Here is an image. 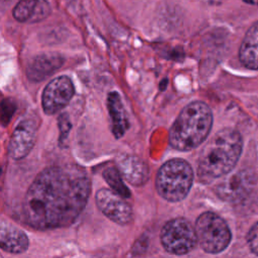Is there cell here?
<instances>
[{
    "instance_id": "6da1fadb",
    "label": "cell",
    "mask_w": 258,
    "mask_h": 258,
    "mask_svg": "<svg viewBox=\"0 0 258 258\" xmlns=\"http://www.w3.org/2000/svg\"><path fill=\"white\" fill-rule=\"evenodd\" d=\"M91 179L75 164L52 165L37 174L24 197V222L37 230L72 225L85 209Z\"/></svg>"
},
{
    "instance_id": "7a4b0ae2",
    "label": "cell",
    "mask_w": 258,
    "mask_h": 258,
    "mask_svg": "<svg viewBox=\"0 0 258 258\" xmlns=\"http://www.w3.org/2000/svg\"><path fill=\"white\" fill-rule=\"evenodd\" d=\"M241 134L232 128L218 131L204 146L198 163L199 180L210 183L228 174L237 164L242 153Z\"/></svg>"
},
{
    "instance_id": "3957f363",
    "label": "cell",
    "mask_w": 258,
    "mask_h": 258,
    "mask_svg": "<svg viewBox=\"0 0 258 258\" xmlns=\"http://www.w3.org/2000/svg\"><path fill=\"white\" fill-rule=\"evenodd\" d=\"M212 125L213 114L210 107L202 101L191 102L180 111L172 124L168 142L176 150H191L205 141Z\"/></svg>"
},
{
    "instance_id": "277c9868",
    "label": "cell",
    "mask_w": 258,
    "mask_h": 258,
    "mask_svg": "<svg viewBox=\"0 0 258 258\" xmlns=\"http://www.w3.org/2000/svg\"><path fill=\"white\" fill-rule=\"evenodd\" d=\"M194 181V171L190 164L181 158L165 161L157 171L155 185L157 192L164 200L180 202L190 190Z\"/></svg>"
},
{
    "instance_id": "5b68a950",
    "label": "cell",
    "mask_w": 258,
    "mask_h": 258,
    "mask_svg": "<svg viewBox=\"0 0 258 258\" xmlns=\"http://www.w3.org/2000/svg\"><path fill=\"white\" fill-rule=\"evenodd\" d=\"M198 242L210 254L224 251L231 242V231L223 218L213 212H205L196 221Z\"/></svg>"
},
{
    "instance_id": "8992f818",
    "label": "cell",
    "mask_w": 258,
    "mask_h": 258,
    "mask_svg": "<svg viewBox=\"0 0 258 258\" xmlns=\"http://www.w3.org/2000/svg\"><path fill=\"white\" fill-rule=\"evenodd\" d=\"M160 241L166 252L173 255H184L197 245L196 228L183 218L172 219L161 229Z\"/></svg>"
},
{
    "instance_id": "52a82bcc",
    "label": "cell",
    "mask_w": 258,
    "mask_h": 258,
    "mask_svg": "<svg viewBox=\"0 0 258 258\" xmlns=\"http://www.w3.org/2000/svg\"><path fill=\"white\" fill-rule=\"evenodd\" d=\"M96 205L109 220L118 225H128L133 220L131 206L113 189H99L96 194Z\"/></svg>"
},
{
    "instance_id": "ba28073f",
    "label": "cell",
    "mask_w": 258,
    "mask_h": 258,
    "mask_svg": "<svg viewBox=\"0 0 258 258\" xmlns=\"http://www.w3.org/2000/svg\"><path fill=\"white\" fill-rule=\"evenodd\" d=\"M255 174L250 169H241L217 184V196L226 202H239L245 199L255 185Z\"/></svg>"
},
{
    "instance_id": "9c48e42d",
    "label": "cell",
    "mask_w": 258,
    "mask_h": 258,
    "mask_svg": "<svg viewBox=\"0 0 258 258\" xmlns=\"http://www.w3.org/2000/svg\"><path fill=\"white\" fill-rule=\"evenodd\" d=\"M75 94L72 80L67 76H59L50 81L41 96L42 109L45 114L52 115L63 109Z\"/></svg>"
},
{
    "instance_id": "30bf717a",
    "label": "cell",
    "mask_w": 258,
    "mask_h": 258,
    "mask_svg": "<svg viewBox=\"0 0 258 258\" xmlns=\"http://www.w3.org/2000/svg\"><path fill=\"white\" fill-rule=\"evenodd\" d=\"M36 131L37 124L32 118H25L18 123L10 137L7 148L12 159H22L30 152L35 143Z\"/></svg>"
},
{
    "instance_id": "8fae6325",
    "label": "cell",
    "mask_w": 258,
    "mask_h": 258,
    "mask_svg": "<svg viewBox=\"0 0 258 258\" xmlns=\"http://www.w3.org/2000/svg\"><path fill=\"white\" fill-rule=\"evenodd\" d=\"M63 63L58 53L46 52L34 56L26 67L27 78L32 82H41L51 76Z\"/></svg>"
},
{
    "instance_id": "7c38bea8",
    "label": "cell",
    "mask_w": 258,
    "mask_h": 258,
    "mask_svg": "<svg viewBox=\"0 0 258 258\" xmlns=\"http://www.w3.org/2000/svg\"><path fill=\"white\" fill-rule=\"evenodd\" d=\"M117 167L122 176L134 186L143 185L149 178L147 163L136 155L121 156L117 161Z\"/></svg>"
},
{
    "instance_id": "4fadbf2b",
    "label": "cell",
    "mask_w": 258,
    "mask_h": 258,
    "mask_svg": "<svg viewBox=\"0 0 258 258\" xmlns=\"http://www.w3.org/2000/svg\"><path fill=\"white\" fill-rule=\"evenodd\" d=\"M107 107L111 119L112 133L117 139H119L123 137V135L129 129L130 123L126 109L118 92L113 91L108 94Z\"/></svg>"
},
{
    "instance_id": "5bb4252c",
    "label": "cell",
    "mask_w": 258,
    "mask_h": 258,
    "mask_svg": "<svg viewBox=\"0 0 258 258\" xmlns=\"http://www.w3.org/2000/svg\"><path fill=\"white\" fill-rule=\"evenodd\" d=\"M28 238L18 227L2 221L0 228V245L3 251L11 254L23 253L28 248Z\"/></svg>"
},
{
    "instance_id": "9a60e30c",
    "label": "cell",
    "mask_w": 258,
    "mask_h": 258,
    "mask_svg": "<svg viewBox=\"0 0 258 258\" xmlns=\"http://www.w3.org/2000/svg\"><path fill=\"white\" fill-rule=\"evenodd\" d=\"M50 12L45 0H20L13 9V17L19 22H37Z\"/></svg>"
},
{
    "instance_id": "2e32d148",
    "label": "cell",
    "mask_w": 258,
    "mask_h": 258,
    "mask_svg": "<svg viewBox=\"0 0 258 258\" xmlns=\"http://www.w3.org/2000/svg\"><path fill=\"white\" fill-rule=\"evenodd\" d=\"M239 59L249 70H258V21L247 30L240 48Z\"/></svg>"
},
{
    "instance_id": "e0dca14e",
    "label": "cell",
    "mask_w": 258,
    "mask_h": 258,
    "mask_svg": "<svg viewBox=\"0 0 258 258\" xmlns=\"http://www.w3.org/2000/svg\"><path fill=\"white\" fill-rule=\"evenodd\" d=\"M103 176L106 182L111 186L113 190L118 192L123 198H129L130 197V190L128 187L124 184L122 180V174L119 171L118 167H108L103 171Z\"/></svg>"
},
{
    "instance_id": "ac0fdd59",
    "label": "cell",
    "mask_w": 258,
    "mask_h": 258,
    "mask_svg": "<svg viewBox=\"0 0 258 258\" xmlns=\"http://www.w3.org/2000/svg\"><path fill=\"white\" fill-rule=\"evenodd\" d=\"M247 243L250 250L258 256V222L250 228L247 234Z\"/></svg>"
},
{
    "instance_id": "d6986e66",
    "label": "cell",
    "mask_w": 258,
    "mask_h": 258,
    "mask_svg": "<svg viewBox=\"0 0 258 258\" xmlns=\"http://www.w3.org/2000/svg\"><path fill=\"white\" fill-rule=\"evenodd\" d=\"M59 121V128H60V138H66V136L68 135L70 128H71V123L70 120L68 118L67 115H61L58 119Z\"/></svg>"
},
{
    "instance_id": "ffe728a7",
    "label": "cell",
    "mask_w": 258,
    "mask_h": 258,
    "mask_svg": "<svg viewBox=\"0 0 258 258\" xmlns=\"http://www.w3.org/2000/svg\"><path fill=\"white\" fill-rule=\"evenodd\" d=\"M245 3L247 4H251V5H258V0H243Z\"/></svg>"
}]
</instances>
